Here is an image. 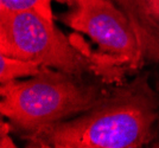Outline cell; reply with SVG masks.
I'll list each match as a JSON object with an SVG mask.
<instances>
[{
    "mask_svg": "<svg viewBox=\"0 0 159 148\" xmlns=\"http://www.w3.org/2000/svg\"><path fill=\"white\" fill-rule=\"evenodd\" d=\"M64 1L68 10L62 21L74 31L88 36L96 45L90 51L95 75L113 81L144 64L132 24L114 1Z\"/></svg>",
    "mask_w": 159,
    "mask_h": 148,
    "instance_id": "cell-4",
    "label": "cell"
},
{
    "mask_svg": "<svg viewBox=\"0 0 159 148\" xmlns=\"http://www.w3.org/2000/svg\"><path fill=\"white\" fill-rule=\"evenodd\" d=\"M128 17L143 62L159 63V0H112Z\"/></svg>",
    "mask_w": 159,
    "mask_h": 148,
    "instance_id": "cell-5",
    "label": "cell"
},
{
    "mask_svg": "<svg viewBox=\"0 0 159 148\" xmlns=\"http://www.w3.org/2000/svg\"><path fill=\"white\" fill-rule=\"evenodd\" d=\"M158 120L157 96L137 78L82 114L23 135L27 147L139 148L152 141Z\"/></svg>",
    "mask_w": 159,
    "mask_h": 148,
    "instance_id": "cell-1",
    "label": "cell"
},
{
    "mask_svg": "<svg viewBox=\"0 0 159 148\" xmlns=\"http://www.w3.org/2000/svg\"><path fill=\"white\" fill-rule=\"evenodd\" d=\"M42 70H43V67H40L37 63L0 54V83L1 84L17 81L19 78L31 77L39 74Z\"/></svg>",
    "mask_w": 159,
    "mask_h": 148,
    "instance_id": "cell-6",
    "label": "cell"
},
{
    "mask_svg": "<svg viewBox=\"0 0 159 148\" xmlns=\"http://www.w3.org/2000/svg\"><path fill=\"white\" fill-rule=\"evenodd\" d=\"M8 132H10V124L5 123V122H1V128H0V147L1 148L17 147L16 143L12 141Z\"/></svg>",
    "mask_w": 159,
    "mask_h": 148,
    "instance_id": "cell-8",
    "label": "cell"
},
{
    "mask_svg": "<svg viewBox=\"0 0 159 148\" xmlns=\"http://www.w3.org/2000/svg\"><path fill=\"white\" fill-rule=\"evenodd\" d=\"M84 41L68 38L36 10H0V54L82 76L95 74Z\"/></svg>",
    "mask_w": 159,
    "mask_h": 148,
    "instance_id": "cell-3",
    "label": "cell"
},
{
    "mask_svg": "<svg viewBox=\"0 0 159 148\" xmlns=\"http://www.w3.org/2000/svg\"><path fill=\"white\" fill-rule=\"evenodd\" d=\"M82 76L43 67L25 81L0 87V111L23 134L71 119L103 101L109 93L88 84Z\"/></svg>",
    "mask_w": 159,
    "mask_h": 148,
    "instance_id": "cell-2",
    "label": "cell"
},
{
    "mask_svg": "<svg viewBox=\"0 0 159 148\" xmlns=\"http://www.w3.org/2000/svg\"><path fill=\"white\" fill-rule=\"evenodd\" d=\"M52 1L64 0H0V10L18 11V10H36L45 14L49 18H53L51 4Z\"/></svg>",
    "mask_w": 159,
    "mask_h": 148,
    "instance_id": "cell-7",
    "label": "cell"
}]
</instances>
